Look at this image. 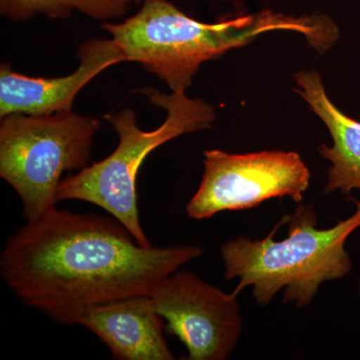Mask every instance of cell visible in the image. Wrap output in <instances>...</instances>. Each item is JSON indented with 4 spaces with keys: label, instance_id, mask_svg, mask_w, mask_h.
<instances>
[{
    "label": "cell",
    "instance_id": "7c38bea8",
    "mask_svg": "<svg viewBox=\"0 0 360 360\" xmlns=\"http://www.w3.org/2000/svg\"><path fill=\"white\" fill-rule=\"evenodd\" d=\"M132 1H134L135 4H143V2L148 1V0H132Z\"/></svg>",
    "mask_w": 360,
    "mask_h": 360
},
{
    "label": "cell",
    "instance_id": "7a4b0ae2",
    "mask_svg": "<svg viewBox=\"0 0 360 360\" xmlns=\"http://www.w3.org/2000/svg\"><path fill=\"white\" fill-rule=\"evenodd\" d=\"M125 61L142 65L172 91H186L206 61L278 30L300 33L317 51H328L340 37L324 15L295 18L265 11L205 23L189 18L168 0H148L122 22L103 23Z\"/></svg>",
    "mask_w": 360,
    "mask_h": 360
},
{
    "label": "cell",
    "instance_id": "9c48e42d",
    "mask_svg": "<svg viewBox=\"0 0 360 360\" xmlns=\"http://www.w3.org/2000/svg\"><path fill=\"white\" fill-rule=\"evenodd\" d=\"M162 317L149 295H136L85 309L75 324L94 333L116 360H174Z\"/></svg>",
    "mask_w": 360,
    "mask_h": 360
},
{
    "label": "cell",
    "instance_id": "ba28073f",
    "mask_svg": "<svg viewBox=\"0 0 360 360\" xmlns=\"http://www.w3.org/2000/svg\"><path fill=\"white\" fill-rule=\"evenodd\" d=\"M79 66L63 77H32L4 63L0 68V118L23 113L49 115L72 110L75 97L106 68L125 61L112 39H89L77 52Z\"/></svg>",
    "mask_w": 360,
    "mask_h": 360
},
{
    "label": "cell",
    "instance_id": "4fadbf2b",
    "mask_svg": "<svg viewBox=\"0 0 360 360\" xmlns=\"http://www.w3.org/2000/svg\"><path fill=\"white\" fill-rule=\"evenodd\" d=\"M359 297H360V281H359Z\"/></svg>",
    "mask_w": 360,
    "mask_h": 360
},
{
    "label": "cell",
    "instance_id": "30bf717a",
    "mask_svg": "<svg viewBox=\"0 0 360 360\" xmlns=\"http://www.w3.org/2000/svg\"><path fill=\"white\" fill-rule=\"evenodd\" d=\"M295 79V91L326 125L333 139V146L321 144L319 148L330 162L324 193L348 195L354 189L360 191V122L348 117L329 99L316 71H300Z\"/></svg>",
    "mask_w": 360,
    "mask_h": 360
},
{
    "label": "cell",
    "instance_id": "8992f818",
    "mask_svg": "<svg viewBox=\"0 0 360 360\" xmlns=\"http://www.w3.org/2000/svg\"><path fill=\"white\" fill-rule=\"evenodd\" d=\"M310 177L302 156L293 151L232 155L210 149L205 151L202 179L186 205V213L201 220L227 210L255 207L271 198H290L300 203Z\"/></svg>",
    "mask_w": 360,
    "mask_h": 360
},
{
    "label": "cell",
    "instance_id": "277c9868",
    "mask_svg": "<svg viewBox=\"0 0 360 360\" xmlns=\"http://www.w3.org/2000/svg\"><path fill=\"white\" fill-rule=\"evenodd\" d=\"M150 103L167 110V120L156 129L146 131L137 125L131 108L104 115L120 141L108 158L61 180L58 201L82 200L110 213L142 246H151L144 233L137 207L136 179L149 153L162 144L191 132L212 127L217 115L210 104L189 98L186 91L163 94L153 87L139 90Z\"/></svg>",
    "mask_w": 360,
    "mask_h": 360
},
{
    "label": "cell",
    "instance_id": "5b68a950",
    "mask_svg": "<svg viewBox=\"0 0 360 360\" xmlns=\"http://www.w3.org/2000/svg\"><path fill=\"white\" fill-rule=\"evenodd\" d=\"M101 123L70 111L13 113L0 122V176L18 195L26 221L58 205L61 175L89 167Z\"/></svg>",
    "mask_w": 360,
    "mask_h": 360
},
{
    "label": "cell",
    "instance_id": "6da1fadb",
    "mask_svg": "<svg viewBox=\"0 0 360 360\" xmlns=\"http://www.w3.org/2000/svg\"><path fill=\"white\" fill-rule=\"evenodd\" d=\"M203 253L194 245L142 246L113 217L56 206L7 239L0 276L21 302L51 321L75 326L89 307L150 295Z\"/></svg>",
    "mask_w": 360,
    "mask_h": 360
},
{
    "label": "cell",
    "instance_id": "52a82bcc",
    "mask_svg": "<svg viewBox=\"0 0 360 360\" xmlns=\"http://www.w3.org/2000/svg\"><path fill=\"white\" fill-rule=\"evenodd\" d=\"M238 296L179 270L163 279L149 297L168 330L184 343L186 359L225 360L243 333Z\"/></svg>",
    "mask_w": 360,
    "mask_h": 360
},
{
    "label": "cell",
    "instance_id": "8fae6325",
    "mask_svg": "<svg viewBox=\"0 0 360 360\" xmlns=\"http://www.w3.org/2000/svg\"><path fill=\"white\" fill-rule=\"evenodd\" d=\"M132 0H0V13L8 20H32L37 14L49 18H68L75 11L96 20L120 18Z\"/></svg>",
    "mask_w": 360,
    "mask_h": 360
},
{
    "label": "cell",
    "instance_id": "3957f363",
    "mask_svg": "<svg viewBox=\"0 0 360 360\" xmlns=\"http://www.w3.org/2000/svg\"><path fill=\"white\" fill-rule=\"evenodd\" d=\"M355 206L348 219L319 229L314 206L300 203L264 238L241 236L226 241L220 248L224 278L239 279L236 295L250 288L258 305L269 304L283 291V302L307 307L322 283L343 278L352 269L345 243L360 227V201Z\"/></svg>",
    "mask_w": 360,
    "mask_h": 360
}]
</instances>
